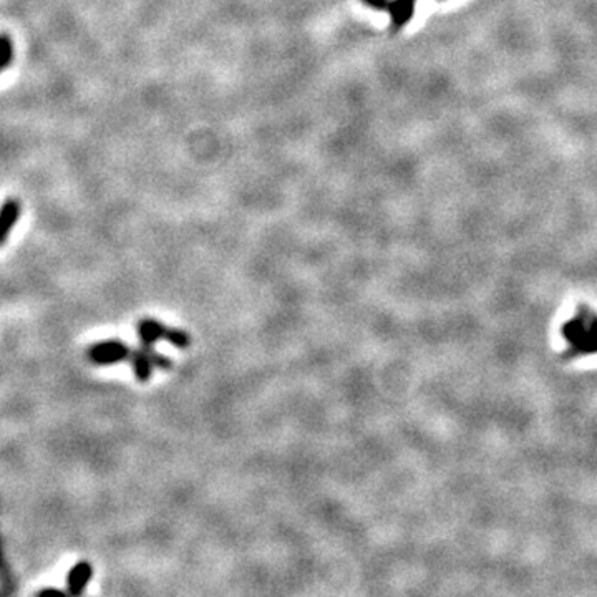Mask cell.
Segmentation results:
<instances>
[{"label":"cell","mask_w":597,"mask_h":597,"mask_svg":"<svg viewBox=\"0 0 597 597\" xmlns=\"http://www.w3.org/2000/svg\"><path fill=\"white\" fill-rule=\"evenodd\" d=\"M562 336L574 353H597V315L582 309L574 319L564 324Z\"/></svg>","instance_id":"obj_1"},{"label":"cell","mask_w":597,"mask_h":597,"mask_svg":"<svg viewBox=\"0 0 597 597\" xmlns=\"http://www.w3.org/2000/svg\"><path fill=\"white\" fill-rule=\"evenodd\" d=\"M140 332V341H142V346L153 347V343L158 341V339H166L176 347H188L189 346V337L188 334L181 332V330L164 327L163 324L157 322L153 319H144L138 325Z\"/></svg>","instance_id":"obj_2"},{"label":"cell","mask_w":597,"mask_h":597,"mask_svg":"<svg viewBox=\"0 0 597 597\" xmlns=\"http://www.w3.org/2000/svg\"><path fill=\"white\" fill-rule=\"evenodd\" d=\"M383 11L390 12L393 30H400L414 17L415 0H387Z\"/></svg>","instance_id":"obj_3"},{"label":"cell","mask_w":597,"mask_h":597,"mask_svg":"<svg viewBox=\"0 0 597 597\" xmlns=\"http://www.w3.org/2000/svg\"><path fill=\"white\" fill-rule=\"evenodd\" d=\"M91 574H93V569L89 562H79L72 567L69 572V579H67V587H69L70 596H79L85 591L86 584L91 579Z\"/></svg>","instance_id":"obj_4"},{"label":"cell","mask_w":597,"mask_h":597,"mask_svg":"<svg viewBox=\"0 0 597 597\" xmlns=\"http://www.w3.org/2000/svg\"><path fill=\"white\" fill-rule=\"evenodd\" d=\"M18 216H21V205L17 201L11 199V201H7L2 206V210H0V244L6 241L8 232H11L13 224L17 222Z\"/></svg>","instance_id":"obj_5"},{"label":"cell","mask_w":597,"mask_h":597,"mask_svg":"<svg viewBox=\"0 0 597 597\" xmlns=\"http://www.w3.org/2000/svg\"><path fill=\"white\" fill-rule=\"evenodd\" d=\"M128 360L131 362V365H133L135 375H137V378H138L140 382H147L148 378L152 377L153 363H152V360H149L148 353L144 352L142 347L135 348V351H131Z\"/></svg>","instance_id":"obj_6"},{"label":"cell","mask_w":597,"mask_h":597,"mask_svg":"<svg viewBox=\"0 0 597 597\" xmlns=\"http://www.w3.org/2000/svg\"><path fill=\"white\" fill-rule=\"evenodd\" d=\"M13 48L12 42L7 35H0V70L6 69L8 63L12 62Z\"/></svg>","instance_id":"obj_7"},{"label":"cell","mask_w":597,"mask_h":597,"mask_svg":"<svg viewBox=\"0 0 597 597\" xmlns=\"http://www.w3.org/2000/svg\"><path fill=\"white\" fill-rule=\"evenodd\" d=\"M47 594L63 596V592H62V591H57V589H45V591H40V596H47Z\"/></svg>","instance_id":"obj_8"}]
</instances>
